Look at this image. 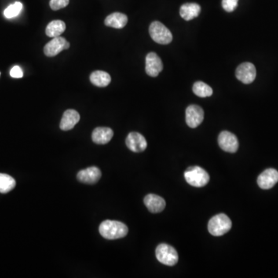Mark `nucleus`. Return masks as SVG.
<instances>
[{
    "mask_svg": "<svg viewBox=\"0 0 278 278\" xmlns=\"http://www.w3.org/2000/svg\"><path fill=\"white\" fill-rule=\"evenodd\" d=\"M126 145L133 152H141L146 149L147 141L139 132H131L126 139Z\"/></svg>",
    "mask_w": 278,
    "mask_h": 278,
    "instance_id": "9b49d317",
    "label": "nucleus"
},
{
    "mask_svg": "<svg viewBox=\"0 0 278 278\" xmlns=\"http://www.w3.org/2000/svg\"><path fill=\"white\" fill-rule=\"evenodd\" d=\"M16 180L9 175L0 173V192L7 193L16 186Z\"/></svg>",
    "mask_w": 278,
    "mask_h": 278,
    "instance_id": "412c9836",
    "label": "nucleus"
},
{
    "mask_svg": "<svg viewBox=\"0 0 278 278\" xmlns=\"http://www.w3.org/2000/svg\"><path fill=\"white\" fill-rule=\"evenodd\" d=\"M163 69L162 60L153 52L148 53L145 58V71L150 77L155 78L162 72Z\"/></svg>",
    "mask_w": 278,
    "mask_h": 278,
    "instance_id": "9d476101",
    "label": "nucleus"
},
{
    "mask_svg": "<svg viewBox=\"0 0 278 278\" xmlns=\"http://www.w3.org/2000/svg\"><path fill=\"white\" fill-rule=\"evenodd\" d=\"M204 119V111L199 105L192 104L185 111V121L188 127L195 129L198 127Z\"/></svg>",
    "mask_w": 278,
    "mask_h": 278,
    "instance_id": "0eeeda50",
    "label": "nucleus"
},
{
    "mask_svg": "<svg viewBox=\"0 0 278 278\" xmlns=\"http://www.w3.org/2000/svg\"><path fill=\"white\" fill-rule=\"evenodd\" d=\"M201 12L200 5L194 2L183 4L180 8V16L183 19L189 21L199 16Z\"/></svg>",
    "mask_w": 278,
    "mask_h": 278,
    "instance_id": "f3484780",
    "label": "nucleus"
},
{
    "mask_svg": "<svg viewBox=\"0 0 278 278\" xmlns=\"http://www.w3.org/2000/svg\"><path fill=\"white\" fill-rule=\"evenodd\" d=\"M239 0H222V6L224 10L232 12L236 9Z\"/></svg>",
    "mask_w": 278,
    "mask_h": 278,
    "instance_id": "b1692460",
    "label": "nucleus"
},
{
    "mask_svg": "<svg viewBox=\"0 0 278 278\" xmlns=\"http://www.w3.org/2000/svg\"><path fill=\"white\" fill-rule=\"evenodd\" d=\"M278 182V172L275 169H266L257 179V184L262 189H270Z\"/></svg>",
    "mask_w": 278,
    "mask_h": 278,
    "instance_id": "f8f14e48",
    "label": "nucleus"
},
{
    "mask_svg": "<svg viewBox=\"0 0 278 278\" xmlns=\"http://www.w3.org/2000/svg\"><path fill=\"white\" fill-rule=\"evenodd\" d=\"M144 205L152 213H159L163 211L166 207V201L163 198L155 194H148L144 199Z\"/></svg>",
    "mask_w": 278,
    "mask_h": 278,
    "instance_id": "4468645a",
    "label": "nucleus"
},
{
    "mask_svg": "<svg viewBox=\"0 0 278 278\" xmlns=\"http://www.w3.org/2000/svg\"><path fill=\"white\" fill-rule=\"evenodd\" d=\"M23 4L20 2H16L12 5H9L6 9L4 10V16L7 19L16 17L19 16L22 9H23Z\"/></svg>",
    "mask_w": 278,
    "mask_h": 278,
    "instance_id": "5701e85b",
    "label": "nucleus"
},
{
    "mask_svg": "<svg viewBox=\"0 0 278 278\" xmlns=\"http://www.w3.org/2000/svg\"><path fill=\"white\" fill-rule=\"evenodd\" d=\"M77 177L81 183L92 185L99 181L101 177V172L98 168L92 166L80 171Z\"/></svg>",
    "mask_w": 278,
    "mask_h": 278,
    "instance_id": "ddd939ff",
    "label": "nucleus"
},
{
    "mask_svg": "<svg viewBox=\"0 0 278 278\" xmlns=\"http://www.w3.org/2000/svg\"><path fill=\"white\" fill-rule=\"evenodd\" d=\"M79 113L75 110H67L64 113V115L62 117L61 122L60 124V128L63 131H69L74 129L78 122L80 121Z\"/></svg>",
    "mask_w": 278,
    "mask_h": 278,
    "instance_id": "2eb2a0df",
    "label": "nucleus"
},
{
    "mask_svg": "<svg viewBox=\"0 0 278 278\" xmlns=\"http://www.w3.org/2000/svg\"><path fill=\"white\" fill-rule=\"evenodd\" d=\"M184 176L189 185L197 188L205 186L210 181V175L199 166L188 168L184 173Z\"/></svg>",
    "mask_w": 278,
    "mask_h": 278,
    "instance_id": "7ed1b4c3",
    "label": "nucleus"
},
{
    "mask_svg": "<svg viewBox=\"0 0 278 278\" xmlns=\"http://www.w3.org/2000/svg\"><path fill=\"white\" fill-rule=\"evenodd\" d=\"M65 30L66 24L64 21L53 20L47 25L46 28V34L47 37L54 38V37H60Z\"/></svg>",
    "mask_w": 278,
    "mask_h": 278,
    "instance_id": "aec40b11",
    "label": "nucleus"
},
{
    "mask_svg": "<svg viewBox=\"0 0 278 278\" xmlns=\"http://www.w3.org/2000/svg\"><path fill=\"white\" fill-rule=\"evenodd\" d=\"M113 136L114 132L110 128H96L92 132V140L96 144H105L111 141Z\"/></svg>",
    "mask_w": 278,
    "mask_h": 278,
    "instance_id": "dca6fc26",
    "label": "nucleus"
},
{
    "mask_svg": "<svg viewBox=\"0 0 278 278\" xmlns=\"http://www.w3.org/2000/svg\"><path fill=\"white\" fill-rule=\"evenodd\" d=\"M128 23V16L121 12H113L107 16L104 20V24L107 27L115 29H122Z\"/></svg>",
    "mask_w": 278,
    "mask_h": 278,
    "instance_id": "a211bd4d",
    "label": "nucleus"
},
{
    "mask_svg": "<svg viewBox=\"0 0 278 278\" xmlns=\"http://www.w3.org/2000/svg\"><path fill=\"white\" fill-rule=\"evenodd\" d=\"M99 232L103 237L107 239H117L125 237L129 229L123 223L115 220H105L100 224Z\"/></svg>",
    "mask_w": 278,
    "mask_h": 278,
    "instance_id": "f257e3e1",
    "label": "nucleus"
},
{
    "mask_svg": "<svg viewBox=\"0 0 278 278\" xmlns=\"http://www.w3.org/2000/svg\"><path fill=\"white\" fill-rule=\"evenodd\" d=\"M10 76L13 78H23V72L20 67L14 66L11 69Z\"/></svg>",
    "mask_w": 278,
    "mask_h": 278,
    "instance_id": "a878e982",
    "label": "nucleus"
},
{
    "mask_svg": "<svg viewBox=\"0 0 278 278\" xmlns=\"http://www.w3.org/2000/svg\"><path fill=\"white\" fill-rule=\"evenodd\" d=\"M91 82L99 88H104L111 83V78L108 73L102 71H96L90 76Z\"/></svg>",
    "mask_w": 278,
    "mask_h": 278,
    "instance_id": "6ab92c4d",
    "label": "nucleus"
},
{
    "mask_svg": "<svg viewBox=\"0 0 278 278\" xmlns=\"http://www.w3.org/2000/svg\"><path fill=\"white\" fill-rule=\"evenodd\" d=\"M232 222L224 213H220L212 217L208 224V231L214 236H220L231 231Z\"/></svg>",
    "mask_w": 278,
    "mask_h": 278,
    "instance_id": "f03ea898",
    "label": "nucleus"
},
{
    "mask_svg": "<svg viewBox=\"0 0 278 278\" xmlns=\"http://www.w3.org/2000/svg\"><path fill=\"white\" fill-rule=\"evenodd\" d=\"M257 76V71L254 64L245 62L238 66L236 70V77L242 83L249 85L254 82Z\"/></svg>",
    "mask_w": 278,
    "mask_h": 278,
    "instance_id": "6e6552de",
    "label": "nucleus"
},
{
    "mask_svg": "<svg viewBox=\"0 0 278 278\" xmlns=\"http://www.w3.org/2000/svg\"><path fill=\"white\" fill-rule=\"evenodd\" d=\"M155 255L159 262L167 266H174L178 263V253L174 247L166 243H161L157 246Z\"/></svg>",
    "mask_w": 278,
    "mask_h": 278,
    "instance_id": "20e7f679",
    "label": "nucleus"
},
{
    "mask_svg": "<svg viewBox=\"0 0 278 278\" xmlns=\"http://www.w3.org/2000/svg\"><path fill=\"white\" fill-rule=\"evenodd\" d=\"M149 34L151 39L157 44L166 45L170 44L173 41V35L170 30L159 21H154L151 23Z\"/></svg>",
    "mask_w": 278,
    "mask_h": 278,
    "instance_id": "39448f33",
    "label": "nucleus"
},
{
    "mask_svg": "<svg viewBox=\"0 0 278 278\" xmlns=\"http://www.w3.org/2000/svg\"><path fill=\"white\" fill-rule=\"evenodd\" d=\"M218 143L221 149L230 153H235L239 148L237 138L231 132L224 131L218 137Z\"/></svg>",
    "mask_w": 278,
    "mask_h": 278,
    "instance_id": "423d86ee",
    "label": "nucleus"
},
{
    "mask_svg": "<svg viewBox=\"0 0 278 278\" xmlns=\"http://www.w3.org/2000/svg\"><path fill=\"white\" fill-rule=\"evenodd\" d=\"M70 47V43L66 41L65 38L61 37H54L44 46V54L49 57L56 56L64 49Z\"/></svg>",
    "mask_w": 278,
    "mask_h": 278,
    "instance_id": "1a4fd4ad",
    "label": "nucleus"
},
{
    "mask_svg": "<svg viewBox=\"0 0 278 278\" xmlns=\"http://www.w3.org/2000/svg\"><path fill=\"white\" fill-rule=\"evenodd\" d=\"M192 91L195 95L199 97H210L213 94V89L211 87L206 85L203 81L195 82L192 87Z\"/></svg>",
    "mask_w": 278,
    "mask_h": 278,
    "instance_id": "4be33fe9",
    "label": "nucleus"
},
{
    "mask_svg": "<svg viewBox=\"0 0 278 278\" xmlns=\"http://www.w3.org/2000/svg\"><path fill=\"white\" fill-rule=\"evenodd\" d=\"M70 0H50L49 6L53 10H59V9L65 8L69 4Z\"/></svg>",
    "mask_w": 278,
    "mask_h": 278,
    "instance_id": "393cba45",
    "label": "nucleus"
}]
</instances>
